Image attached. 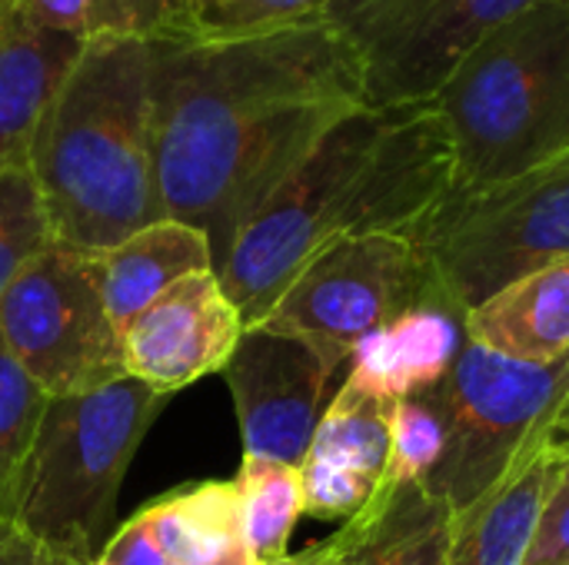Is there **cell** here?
I'll return each mask as SVG.
<instances>
[{
	"label": "cell",
	"mask_w": 569,
	"mask_h": 565,
	"mask_svg": "<svg viewBox=\"0 0 569 565\" xmlns=\"http://www.w3.org/2000/svg\"><path fill=\"white\" fill-rule=\"evenodd\" d=\"M170 565H200L247 546L233 483H197L147 506Z\"/></svg>",
	"instance_id": "d6986e66"
},
{
	"label": "cell",
	"mask_w": 569,
	"mask_h": 565,
	"mask_svg": "<svg viewBox=\"0 0 569 565\" xmlns=\"http://www.w3.org/2000/svg\"><path fill=\"white\" fill-rule=\"evenodd\" d=\"M27 167L63 246L103 250L167 220L153 163V40H87Z\"/></svg>",
	"instance_id": "3957f363"
},
{
	"label": "cell",
	"mask_w": 569,
	"mask_h": 565,
	"mask_svg": "<svg viewBox=\"0 0 569 565\" xmlns=\"http://www.w3.org/2000/svg\"><path fill=\"white\" fill-rule=\"evenodd\" d=\"M553 430V426H550ZM557 446L567 453V466L560 473V483L547 503L537 543L530 549L527 565H569V436H553Z\"/></svg>",
	"instance_id": "4316f807"
},
{
	"label": "cell",
	"mask_w": 569,
	"mask_h": 565,
	"mask_svg": "<svg viewBox=\"0 0 569 565\" xmlns=\"http://www.w3.org/2000/svg\"><path fill=\"white\" fill-rule=\"evenodd\" d=\"M173 20L163 40L223 43L273 33L323 17L330 0H170Z\"/></svg>",
	"instance_id": "7402d4cb"
},
{
	"label": "cell",
	"mask_w": 569,
	"mask_h": 565,
	"mask_svg": "<svg viewBox=\"0 0 569 565\" xmlns=\"http://www.w3.org/2000/svg\"><path fill=\"white\" fill-rule=\"evenodd\" d=\"M550 416L553 410L540 420L503 476L453 519V565H527L547 503L567 466Z\"/></svg>",
	"instance_id": "4fadbf2b"
},
{
	"label": "cell",
	"mask_w": 569,
	"mask_h": 565,
	"mask_svg": "<svg viewBox=\"0 0 569 565\" xmlns=\"http://www.w3.org/2000/svg\"><path fill=\"white\" fill-rule=\"evenodd\" d=\"M43 565H97V559H80V556H63V553L47 549V563Z\"/></svg>",
	"instance_id": "d6a6232c"
},
{
	"label": "cell",
	"mask_w": 569,
	"mask_h": 565,
	"mask_svg": "<svg viewBox=\"0 0 569 565\" xmlns=\"http://www.w3.org/2000/svg\"><path fill=\"white\" fill-rule=\"evenodd\" d=\"M83 256L107 316L120 333L173 283L213 270L210 240L180 220H157L113 246L83 250Z\"/></svg>",
	"instance_id": "9a60e30c"
},
{
	"label": "cell",
	"mask_w": 569,
	"mask_h": 565,
	"mask_svg": "<svg viewBox=\"0 0 569 565\" xmlns=\"http://www.w3.org/2000/svg\"><path fill=\"white\" fill-rule=\"evenodd\" d=\"M0 340L50 400L123 380L120 330L93 286L83 250L50 243L0 300Z\"/></svg>",
	"instance_id": "30bf717a"
},
{
	"label": "cell",
	"mask_w": 569,
	"mask_h": 565,
	"mask_svg": "<svg viewBox=\"0 0 569 565\" xmlns=\"http://www.w3.org/2000/svg\"><path fill=\"white\" fill-rule=\"evenodd\" d=\"M463 340L517 363L569 360V256L543 263L463 316Z\"/></svg>",
	"instance_id": "2e32d148"
},
{
	"label": "cell",
	"mask_w": 569,
	"mask_h": 565,
	"mask_svg": "<svg viewBox=\"0 0 569 565\" xmlns=\"http://www.w3.org/2000/svg\"><path fill=\"white\" fill-rule=\"evenodd\" d=\"M50 396L0 340V519H13Z\"/></svg>",
	"instance_id": "cb8c5ba5"
},
{
	"label": "cell",
	"mask_w": 569,
	"mask_h": 565,
	"mask_svg": "<svg viewBox=\"0 0 569 565\" xmlns=\"http://www.w3.org/2000/svg\"><path fill=\"white\" fill-rule=\"evenodd\" d=\"M3 7H7V0H0V10H3Z\"/></svg>",
	"instance_id": "836d02e7"
},
{
	"label": "cell",
	"mask_w": 569,
	"mask_h": 565,
	"mask_svg": "<svg viewBox=\"0 0 569 565\" xmlns=\"http://www.w3.org/2000/svg\"><path fill=\"white\" fill-rule=\"evenodd\" d=\"M13 7L37 27L83 43L103 37L163 40L173 20L170 0H13Z\"/></svg>",
	"instance_id": "603a6c76"
},
{
	"label": "cell",
	"mask_w": 569,
	"mask_h": 565,
	"mask_svg": "<svg viewBox=\"0 0 569 565\" xmlns=\"http://www.w3.org/2000/svg\"><path fill=\"white\" fill-rule=\"evenodd\" d=\"M360 107L357 60L323 17L223 43L153 40V163L167 220L210 240L217 273L273 190Z\"/></svg>",
	"instance_id": "6da1fadb"
},
{
	"label": "cell",
	"mask_w": 569,
	"mask_h": 565,
	"mask_svg": "<svg viewBox=\"0 0 569 565\" xmlns=\"http://www.w3.org/2000/svg\"><path fill=\"white\" fill-rule=\"evenodd\" d=\"M567 436H569V433H567Z\"/></svg>",
	"instance_id": "e575fe53"
},
{
	"label": "cell",
	"mask_w": 569,
	"mask_h": 565,
	"mask_svg": "<svg viewBox=\"0 0 569 565\" xmlns=\"http://www.w3.org/2000/svg\"><path fill=\"white\" fill-rule=\"evenodd\" d=\"M390 410L393 403L373 400L343 383L327 403L303 463L377 486L390 460Z\"/></svg>",
	"instance_id": "ffe728a7"
},
{
	"label": "cell",
	"mask_w": 569,
	"mask_h": 565,
	"mask_svg": "<svg viewBox=\"0 0 569 565\" xmlns=\"http://www.w3.org/2000/svg\"><path fill=\"white\" fill-rule=\"evenodd\" d=\"M53 240L40 190L30 167H13L0 173V300L20 270L40 256Z\"/></svg>",
	"instance_id": "d4e9b609"
},
{
	"label": "cell",
	"mask_w": 569,
	"mask_h": 565,
	"mask_svg": "<svg viewBox=\"0 0 569 565\" xmlns=\"http://www.w3.org/2000/svg\"><path fill=\"white\" fill-rule=\"evenodd\" d=\"M550 426H553V436H567L569 433V393L563 396V403H557V406H553Z\"/></svg>",
	"instance_id": "4dcf8cb0"
},
{
	"label": "cell",
	"mask_w": 569,
	"mask_h": 565,
	"mask_svg": "<svg viewBox=\"0 0 569 565\" xmlns=\"http://www.w3.org/2000/svg\"><path fill=\"white\" fill-rule=\"evenodd\" d=\"M453 150V190L527 176L569 153V0L500 23L430 103Z\"/></svg>",
	"instance_id": "277c9868"
},
{
	"label": "cell",
	"mask_w": 569,
	"mask_h": 565,
	"mask_svg": "<svg viewBox=\"0 0 569 565\" xmlns=\"http://www.w3.org/2000/svg\"><path fill=\"white\" fill-rule=\"evenodd\" d=\"M569 393V360L537 366L460 346L447 380L430 390L447 443L427 486L463 516L513 463L540 420Z\"/></svg>",
	"instance_id": "52a82bcc"
},
{
	"label": "cell",
	"mask_w": 569,
	"mask_h": 565,
	"mask_svg": "<svg viewBox=\"0 0 569 565\" xmlns=\"http://www.w3.org/2000/svg\"><path fill=\"white\" fill-rule=\"evenodd\" d=\"M460 330V320L447 310L413 306L357 343L343 383L383 403L430 393L447 380L463 346Z\"/></svg>",
	"instance_id": "e0dca14e"
},
{
	"label": "cell",
	"mask_w": 569,
	"mask_h": 565,
	"mask_svg": "<svg viewBox=\"0 0 569 565\" xmlns=\"http://www.w3.org/2000/svg\"><path fill=\"white\" fill-rule=\"evenodd\" d=\"M350 519L360 526L350 565H453V513L427 483H377Z\"/></svg>",
	"instance_id": "ac0fdd59"
},
{
	"label": "cell",
	"mask_w": 569,
	"mask_h": 565,
	"mask_svg": "<svg viewBox=\"0 0 569 565\" xmlns=\"http://www.w3.org/2000/svg\"><path fill=\"white\" fill-rule=\"evenodd\" d=\"M200 565H257V559L250 556V549H247V546H237L233 553H227V556H220V559H210V563H200Z\"/></svg>",
	"instance_id": "1f68e13d"
},
{
	"label": "cell",
	"mask_w": 569,
	"mask_h": 565,
	"mask_svg": "<svg viewBox=\"0 0 569 565\" xmlns=\"http://www.w3.org/2000/svg\"><path fill=\"white\" fill-rule=\"evenodd\" d=\"M413 240L433 273V306L463 323L500 286L569 256V153L490 190H450Z\"/></svg>",
	"instance_id": "8992f818"
},
{
	"label": "cell",
	"mask_w": 569,
	"mask_h": 565,
	"mask_svg": "<svg viewBox=\"0 0 569 565\" xmlns=\"http://www.w3.org/2000/svg\"><path fill=\"white\" fill-rule=\"evenodd\" d=\"M237 486L240 536L257 565L287 556V543L303 516V483L300 470L273 460L243 456Z\"/></svg>",
	"instance_id": "44dd1931"
},
{
	"label": "cell",
	"mask_w": 569,
	"mask_h": 565,
	"mask_svg": "<svg viewBox=\"0 0 569 565\" xmlns=\"http://www.w3.org/2000/svg\"><path fill=\"white\" fill-rule=\"evenodd\" d=\"M47 549L13 519H0V565H43Z\"/></svg>",
	"instance_id": "f546056e"
},
{
	"label": "cell",
	"mask_w": 569,
	"mask_h": 565,
	"mask_svg": "<svg viewBox=\"0 0 569 565\" xmlns=\"http://www.w3.org/2000/svg\"><path fill=\"white\" fill-rule=\"evenodd\" d=\"M453 190V150L437 110L343 117L273 190L217 270L227 296L257 326L303 266L340 236H410Z\"/></svg>",
	"instance_id": "7a4b0ae2"
},
{
	"label": "cell",
	"mask_w": 569,
	"mask_h": 565,
	"mask_svg": "<svg viewBox=\"0 0 569 565\" xmlns=\"http://www.w3.org/2000/svg\"><path fill=\"white\" fill-rule=\"evenodd\" d=\"M433 306V273L410 236H340L320 250L257 323L310 343L337 370L357 343L413 306Z\"/></svg>",
	"instance_id": "9c48e42d"
},
{
	"label": "cell",
	"mask_w": 569,
	"mask_h": 565,
	"mask_svg": "<svg viewBox=\"0 0 569 565\" xmlns=\"http://www.w3.org/2000/svg\"><path fill=\"white\" fill-rule=\"evenodd\" d=\"M97 565H170L147 509H140L130 523H123V529L100 549Z\"/></svg>",
	"instance_id": "83f0119b"
},
{
	"label": "cell",
	"mask_w": 569,
	"mask_h": 565,
	"mask_svg": "<svg viewBox=\"0 0 569 565\" xmlns=\"http://www.w3.org/2000/svg\"><path fill=\"white\" fill-rule=\"evenodd\" d=\"M447 430L430 393L393 403L390 410V460L380 476L383 486L427 483L443 456Z\"/></svg>",
	"instance_id": "484cf974"
},
{
	"label": "cell",
	"mask_w": 569,
	"mask_h": 565,
	"mask_svg": "<svg viewBox=\"0 0 569 565\" xmlns=\"http://www.w3.org/2000/svg\"><path fill=\"white\" fill-rule=\"evenodd\" d=\"M243 316L213 270L160 293L123 333V373L160 396L220 373L243 336Z\"/></svg>",
	"instance_id": "7c38bea8"
},
{
	"label": "cell",
	"mask_w": 569,
	"mask_h": 565,
	"mask_svg": "<svg viewBox=\"0 0 569 565\" xmlns=\"http://www.w3.org/2000/svg\"><path fill=\"white\" fill-rule=\"evenodd\" d=\"M163 406L167 396L130 376L50 400L13 523L50 553L97 559L120 483Z\"/></svg>",
	"instance_id": "5b68a950"
},
{
	"label": "cell",
	"mask_w": 569,
	"mask_h": 565,
	"mask_svg": "<svg viewBox=\"0 0 569 565\" xmlns=\"http://www.w3.org/2000/svg\"><path fill=\"white\" fill-rule=\"evenodd\" d=\"M533 0H330L323 20L347 40L363 107H427L500 23Z\"/></svg>",
	"instance_id": "ba28073f"
},
{
	"label": "cell",
	"mask_w": 569,
	"mask_h": 565,
	"mask_svg": "<svg viewBox=\"0 0 569 565\" xmlns=\"http://www.w3.org/2000/svg\"><path fill=\"white\" fill-rule=\"evenodd\" d=\"M80 50L83 40L37 27L13 0L0 10V173L27 167L37 127Z\"/></svg>",
	"instance_id": "5bb4252c"
},
{
	"label": "cell",
	"mask_w": 569,
	"mask_h": 565,
	"mask_svg": "<svg viewBox=\"0 0 569 565\" xmlns=\"http://www.w3.org/2000/svg\"><path fill=\"white\" fill-rule=\"evenodd\" d=\"M357 543H360V526H357V519H347L327 543L307 546L297 556L287 553L283 559H273V563L263 565H350Z\"/></svg>",
	"instance_id": "f1b7e54d"
},
{
	"label": "cell",
	"mask_w": 569,
	"mask_h": 565,
	"mask_svg": "<svg viewBox=\"0 0 569 565\" xmlns=\"http://www.w3.org/2000/svg\"><path fill=\"white\" fill-rule=\"evenodd\" d=\"M220 373L237 406L243 456L300 470L337 366L297 336L247 326Z\"/></svg>",
	"instance_id": "8fae6325"
}]
</instances>
